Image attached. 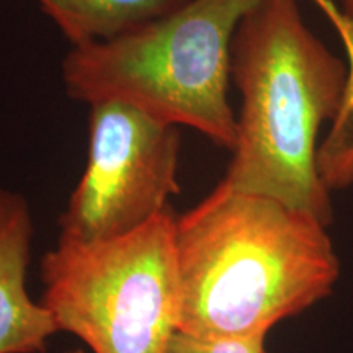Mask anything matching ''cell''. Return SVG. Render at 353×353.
Returning a JSON list of instances; mask_svg holds the SVG:
<instances>
[{"mask_svg": "<svg viewBox=\"0 0 353 353\" xmlns=\"http://www.w3.org/2000/svg\"><path fill=\"white\" fill-rule=\"evenodd\" d=\"M176 330L200 339L268 335L329 298L341 260L327 226L221 180L175 219Z\"/></svg>", "mask_w": 353, "mask_h": 353, "instance_id": "obj_1", "label": "cell"}, {"mask_svg": "<svg viewBox=\"0 0 353 353\" xmlns=\"http://www.w3.org/2000/svg\"><path fill=\"white\" fill-rule=\"evenodd\" d=\"M231 79L241 113L223 180L329 228L334 210L319 172L317 136L341 112L347 64L309 30L298 0H260L234 34Z\"/></svg>", "mask_w": 353, "mask_h": 353, "instance_id": "obj_2", "label": "cell"}, {"mask_svg": "<svg viewBox=\"0 0 353 353\" xmlns=\"http://www.w3.org/2000/svg\"><path fill=\"white\" fill-rule=\"evenodd\" d=\"M260 0H188L179 10L112 41L72 48L63 61L70 99L123 101L174 126H188L232 151L231 46Z\"/></svg>", "mask_w": 353, "mask_h": 353, "instance_id": "obj_3", "label": "cell"}, {"mask_svg": "<svg viewBox=\"0 0 353 353\" xmlns=\"http://www.w3.org/2000/svg\"><path fill=\"white\" fill-rule=\"evenodd\" d=\"M170 208L125 236L57 241L41 259L43 304L94 353H165L179 324Z\"/></svg>", "mask_w": 353, "mask_h": 353, "instance_id": "obj_4", "label": "cell"}, {"mask_svg": "<svg viewBox=\"0 0 353 353\" xmlns=\"http://www.w3.org/2000/svg\"><path fill=\"white\" fill-rule=\"evenodd\" d=\"M180 126L123 103L90 105L82 179L59 218V239L97 242L125 236L170 208L180 193Z\"/></svg>", "mask_w": 353, "mask_h": 353, "instance_id": "obj_5", "label": "cell"}, {"mask_svg": "<svg viewBox=\"0 0 353 353\" xmlns=\"http://www.w3.org/2000/svg\"><path fill=\"white\" fill-rule=\"evenodd\" d=\"M32 241L28 203L0 188V353H43L59 332L51 312L26 290Z\"/></svg>", "mask_w": 353, "mask_h": 353, "instance_id": "obj_6", "label": "cell"}, {"mask_svg": "<svg viewBox=\"0 0 353 353\" xmlns=\"http://www.w3.org/2000/svg\"><path fill=\"white\" fill-rule=\"evenodd\" d=\"M72 48L112 41L179 10L188 0H34Z\"/></svg>", "mask_w": 353, "mask_h": 353, "instance_id": "obj_7", "label": "cell"}, {"mask_svg": "<svg viewBox=\"0 0 353 353\" xmlns=\"http://www.w3.org/2000/svg\"><path fill=\"white\" fill-rule=\"evenodd\" d=\"M265 339L267 335L242 339H200L176 330L165 353H265Z\"/></svg>", "mask_w": 353, "mask_h": 353, "instance_id": "obj_8", "label": "cell"}, {"mask_svg": "<svg viewBox=\"0 0 353 353\" xmlns=\"http://www.w3.org/2000/svg\"><path fill=\"white\" fill-rule=\"evenodd\" d=\"M343 20L342 39L345 46H353V0H334Z\"/></svg>", "mask_w": 353, "mask_h": 353, "instance_id": "obj_9", "label": "cell"}, {"mask_svg": "<svg viewBox=\"0 0 353 353\" xmlns=\"http://www.w3.org/2000/svg\"><path fill=\"white\" fill-rule=\"evenodd\" d=\"M314 2L322 8V10H324V13H327V17L332 20L335 28L339 30V33H342L343 32V20L341 17V12H339V8L335 7L334 0H314Z\"/></svg>", "mask_w": 353, "mask_h": 353, "instance_id": "obj_10", "label": "cell"}, {"mask_svg": "<svg viewBox=\"0 0 353 353\" xmlns=\"http://www.w3.org/2000/svg\"><path fill=\"white\" fill-rule=\"evenodd\" d=\"M68 353H85V352H82V350H74V352H68Z\"/></svg>", "mask_w": 353, "mask_h": 353, "instance_id": "obj_11", "label": "cell"}]
</instances>
